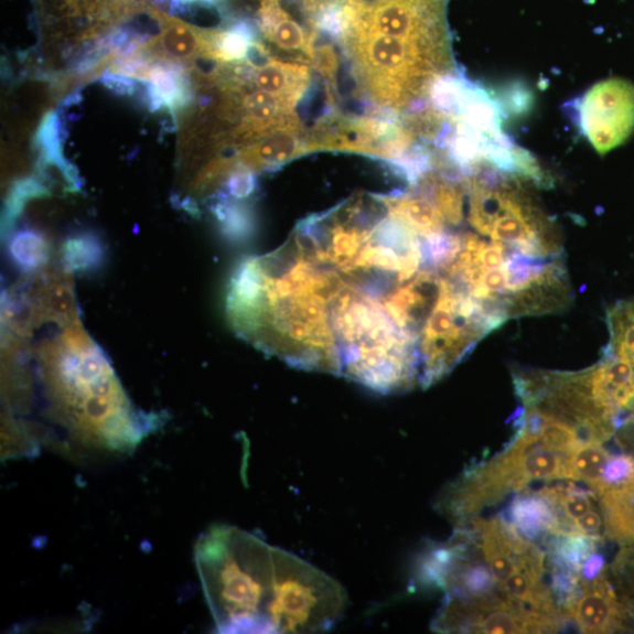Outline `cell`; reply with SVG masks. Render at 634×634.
<instances>
[{
    "label": "cell",
    "mask_w": 634,
    "mask_h": 634,
    "mask_svg": "<svg viewBox=\"0 0 634 634\" xmlns=\"http://www.w3.org/2000/svg\"><path fill=\"white\" fill-rule=\"evenodd\" d=\"M162 25L154 40L141 50L161 62L186 63L197 57L215 60V33H204L193 25L153 11Z\"/></svg>",
    "instance_id": "cell-8"
},
{
    "label": "cell",
    "mask_w": 634,
    "mask_h": 634,
    "mask_svg": "<svg viewBox=\"0 0 634 634\" xmlns=\"http://www.w3.org/2000/svg\"><path fill=\"white\" fill-rule=\"evenodd\" d=\"M142 79L149 82L150 98L155 108L160 106L179 108L191 99V89L184 71L174 63L160 62L149 66Z\"/></svg>",
    "instance_id": "cell-13"
},
{
    "label": "cell",
    "mask_w": 634,
    "mask_h": 634,
    "mask_svg": "<svg viewBox=\"0 0 634 634\" xmlns=\"http://www.w3.org/2000/svg\"><path fill=\"white\" fill-rule=\"evenodd\" d=\"M455 528H465L492 569L499 588L516 570L520 557L535 545L504 517L473 518Z\"/></svg>",
    "instance_id": "cell-7"
},
{
    "label": "cell",
    "mask_w": 634,
    "mask_h": 634,
    "mask_svg": "<svg viewBox=\"0 0 634 634\" xmlns=\"http://www.w3.org/2000/svg\"><path fill=\"white\" fill-rule=\"evenodd\" d=\"M276 577L268 619L273 633L332 630L348 605L346 590L305 560L276 548Z\"/></svg>",
    "instance_id": "cell-4"
},
{
    "label": "cell",
    "mask_w": 634,
    "mask_h": 634,
    "mask_svg": "<svg viewBox=\"0 0 634 634\" xmlns=\"http://www.w3.org/2000/svg\"><path fill=\"white\" fill-rule=\"evenodd\" d=\"M103 83L117 95H131L135 89L133 80L125 75H106Z\"/></svg>",
    "instance_id": "cell-23"
},
{
    "label": "cell",
    "mask_w": 634,
    "mask_h": 634,
    "mask_svg": "<svg viewBox=\"0 0 634 634\" xmlns=\"http://www.w3.org/2000/svg\"><path fill=\"white\" fill-rule=\"evenodd\" d=\"M605 536L623 547L634 545V482L600 495Z\"/></svg>",
    "instance_id": "cell-11"
},
{
    "label": "cell",
    "mask_w": 634,
    "mask_h": 634,
    "mask_svg": "<svg viewBox=\"0 0 634 634\" xmlns=\"http://www.w3.org/2000/svg\"><path fill=\"white\" fill-rule=\"evenodd\" d=\"M603 528L605 533L604 518L602 514H600V512H598L595 507H593V509H591L584 516L573 520L570 525L569 531L603 537L602 536Z\"/></svg>",
    "instance_id": "cell-22"
},
{
    "label": "cell",
    "mask_w": 634,
    "mask_h": 634,
    "mask_svg": "<svg viewBox=\"0 0 634 634\" xmlns=\"http://www.w3.org/2000/svg\"><path fill=\"white\" fill-rule=\"evenodd\" d=\"M101 248L97 238L80 234L69 238L64 246V262L68 269H87L98 265Z\"/></svg>",
    "instance_id": "cell-18"
},
{
    "label": "cell",
    "mask_w": 634,
    "mask_h": 634,
    "mask_svg": "<svg viewBox=\"0 0 634 634\" xmlns=\"http://www.w3.org/2000/svg\"><path fill=\"white\" fill-rule=\"evenodd\" d=\"M530 610L504 592L465 598L445 595L431 628L440 633H528Z\"/></svg>",
    "instance_id": "cell-6"
},
{
    "label": "cell",
    "mask_w": 634,
    "mask_h": 634,
    "mask_svg": "<svg viewBox=\"0 0 634 634\" xmlns=\"http://www.w3.org/2000/svg\"><path fill=\"white\" fill-rule=\"evenodd\" d=\"M611 455L602 444L582 443L568 454L567 481L587 483L595 493Z\"/></svg>",
    "instance_id": "cell-16"
},
{
    "label": "cell",
    "mask_w": 634,
    "mask_h": 634,
    "mask_svg": "<svg viewBox=\"0 0 634 634\" xmlns=\"http://www.w3.org/2000/svg\"><path fill=\"white\" fill-rule=\"evenodd\" d=\"M276 547L230 525L207 530L194 549L207 604L221 633H273Z\"/></svg>",
    "instance_id": "cell-2"
},
{
    "label": "cell",
    "mask_w": 634,
    "mask_h": 634,
    "mask_svg": "<svg viewBox=\"0 0 634 634\" xmlns=\"http://www.w3.org/2000/svg\"><path fill=\"white\" fill-rule=\"evenodd\" d=\"M583 592L572 610V621L582 633H611L625 621V609L619 602L604 571L591 582L582 581Z\"/></svg>",
    "instance_id": "cell-9"
},
{
    "label": "cell",
    "mask_w": 634,
    "mask_h": 634,
    "mask_svg": "<svg viewBox=\"0 0 634 634\" xmlns=\"http://www.w3.org/2000/svg\"><path fill=\"white\" fill-rule=\"evenodd\" d=\"M634 482V458L628 455L611 456L601 477L598 495L610 488L622 487Z\"/></svg>",
    "instance_id": "cell-20"
},
{
    "label": "cell",
    "mask_w": 634,
    "mask_h": 634,
    "mask_svg": "<svg viewBox=\"0 0 634 634\" xmlns=\"http://www.w3.org/2000/svg\"><path fill=\"white\" fill-rule=\"evenodd\" d=\"M603 537L574 531H563L551 536L546 542L550 565L568 568L582 573L588 559L602 546Z\"/></svg>",
    "instance_id": "cell-14"
},
{
    "label": "cell",
    "mask_w": 634,
    "mask_h": 634,
    "mask_svg": "<svg viewBox=\"0 0 634 634\" xmlns=\"http://www.w3.org/2000/svg\"><path fill=\"white\" fill-rule=\"evenodd\" d=\"M45 350L41 379L47 416L65 445L83 451H132L154 425L139 413L101 351L85 335L65 334Z\"/></svg>",
    "instance_id": "cell-1"
},
{
    "label": "cell",
    "mask_w": 634,
    "mask_h": 634,
    "mask_svg": "<svg viewBox=\"0 0 634 634\" xmlns=\"http://www.w3.org/2000/svg\"><path fill=\"white\" fill-rule=\"evenodd\" d=\"M507 522L518 533L534 542L546 545L548 539L561 533L552 502L540 491L523 492L507 507Z\"/></svg>",
    "instance_id": "cell-10"
},
{
    "label": "cell",
    "mask_w": 634,
    "mask_h": 634,
    "mask_svg": "<svg viewBox=\"0 0 634 634\" xmlns=\"http://www.w3.org/2000/svg\"><path fill=\"white\" fill-rule=\"evenodd\" d=\"M605 560L602 555L594 554L592 555L585 566L582 569V581L583 582H591L598 576H600L604 571Z\"/></svg>",
    "instance_id": "cell-25"
},
{
    "label": "cell",
    "mask_w": 634,
    "mask_h": 634,
    "mask_svg": "<svg viewBox=\"0 0 634 634\" xmlns=\"http://www.w3.org/2000/svg\"><path fill=\"white\" fill-rule=\"evenodd\" d=\"M573 111L579 130L605 155L634 130V85L620 78L598 83L578 99Z\"/></svg>",
    "instance_id": "cell-5"
},
{
    "label": "cell",
    "mask_w": 634,
    "mask_h": 634,
    "mask_svg": "<svg viewBox=\"0 0 634 634\" xmlns=\"http://www.w3.org/2000/svg\"><path fill=\"white\" fill-rule=\"evenodd\" d=\"M252 79L260 89L294 106L305 88L308 68L294 64L269 62L254 71Z\"/></svg>",
    "instance_id": "cell-12"
},
{
    "label": "cell",
    "mask_w": 634,
    "mask_h": 634,
    "mask_svg": "<svg viewBox=\"0 0 634 634\" xmlns=\"http://www.w3.org/2000/svg\"><path fill=\"white\" fill-rule=\"evenodd\" d=\"M46 193L45 189L34 180H23L18 183L7 204V225L14 221L18 215L23 211L24 204L30 198L42 196Z\"/></svg>",
    "instance_id": "cell-21"
},
{
    "label": "cell",
    "mask_w": 634,
    "mask_h": 634,
    "mask_svg": "<svg viewBox=\"0 0 634 634\" xmlns=\"http://www.w3.org/2000/svg\"><path fill=\"white\" fill-rule=\"evenodd\" d=\"M229 190L234 196L243 197L252 190V178L249 172L235 173L229 180Z\"/></svg>",
    "instance_id": "cell-24"
},
{
    "label": "cell",
    "mask_w": 634,
    "mask_h": 634,
    "mask_svg": "<svg viewBox=\"0 0 634 634\" xmlns=\"http://www.w3.org/2000/svg\"><path fill=\"white\" fill-rule=\"evenodd\" d=\"M292 130H280L259 138L241 153V159L254 169L279 165L299 152L300 143Z\"/></svg>",
    "instance_id": "cell-15"
},
{
    "label": "cell",
    "mask_w": 634,
    "mask_h": 634,
    "mask_svg": "<svg viewBox=\"0 0 634 634\" xmlns=\"http://www.w3.org/2000/svg\"><path fill=\"white\" fill-rule=\"evenodd\" d=\"M251 34L248 28L239 25L230 31L215 33V60L239 62L251 47Z\"/></svg>",
    "instance_id": "cell-19"
},
{
    "label": "cell",
    "mask_w": 634,
    "mask_h": 634,
    "mask_svg": "<svg viewBox=\"0 0 634 634\" xmlns=\"http://www.w3.org/2000/svg\"><path fill=\"white\" fill-rule=\"evenodd\" d=\"M567 458L568 454L516 434L498 456L464 471L445 488L437 507L454 525L466 523L484 507L524 492L536 481H567Z\"/></svg>",
    "instance_id": "cell-3"
},
{
    "label": "cell",
    "mask_w": 634,
    "mask_h": 634,
    "mask_svg": "<svg viewBox=\"0 0 634 634\" xmlns=\"http://www.w3.org/2000/svg\"><path fill=\"white\" fill-rule=\"evenodd\" d=\"M10 254L17 266L24 270H35L47 262L50 246L42 233L24 229L13 235Z\"/></svg>",
    "instance_id": "cell-17"
}]
</instances>
